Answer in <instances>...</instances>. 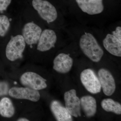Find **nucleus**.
<instances>
[{"label":"nucleus","instance_id":"22","mask_svg":"<svg viewBox=\"0 0 121 121\" xmlns=\"http://www.w3.org/2000/svg\"><path fill=\"white\" fill-rule=\"evenodd\" d=\"M17 121H28L29 120L28 119H26V118H20L18 119Z\"/></svg>","mask_w":121,"mask_h":121},{"label":"nucleus","instance_id":"12","mask_svg":"<svg viewBox=\"0 0 121 121\" xmlns=\"http://www.w3.org/2000/svg\"><path fill=\"white\" fill-rule=\"evenodd\" d=\"M76 1L82 11L89 15L99 14L104 10L103 0H76Z\"/></svg>","mask_w":121,"mask_h":121},{"label":"nucleus","instance_id":"20","mask_svg":"<svg viewBox=\"0 0 121 121\" xmlns=\"http://www.w3.org/2000/svg\"><path fill=\"white\" fill-rule=\"evenodd\" d=\"M9 90L8 83L5 82L0 81V97L7 95Z\"/></svg>","mask_w":121,"mask_h":121},{"label":"nucleus","instance_id":"18","mask_svg":"<svg viewBox=\"0 0 121 121\" xmlns=\"http://www.w3.org/2000/svg\"><path fill=\"white\" fill-rule=\"evenodd\" d=\"M102 107L104 110L108 112H112L118 115L121 114V105L111 99H106L101 103Z\"/></svg>","mask_w":121,"mask_h":121},{"label":"nucleus","instance_id":"10","mask_svg":"<svg viewBox=\"0 0 121 121\" xmlns=\"http://www.w3.org/2000/svg\"><path fill=\"white\" fill-rule=\"evenodd\" d=\"M98 78L103 93L107 96H110L114 93L116 85L114 78L109 71L102 68L98 72Z\"/></svg>","mask_w":121,"mask_h":121},{"label":"nucleus","instance_id":"13","mask_svg":"<svg viewBox=\"0 0 121 121\" xmlns=\"http://www.w3.org/2000/svg\"><path fill=\"white\" fill-rule=\"evenodd\" d=\"M53 69L61 73L69 72L73 64V60L69 54L60 53L58 54L53 60Z\"/></svg>","mask_w":121,"mask_h":121},{"label":"nucleus","instance_id":"2","mask_svg":"<svg viewBox=\"0 0 121 121\" xmlns=\"http://www.w3.org/2000/svg\"><path fill=\"white\" fill-rule=\"evenodd\" d=\"M4 41L5 55L8 60L14 62L23 58L27 45L21 34L19 19L16 26Z\"/></svg>","mask_w":121,"mask_h":121},{"label":"nucleus","instance_id":"5","mask_svg":"<svg viewBox=\"0 0 121 121\" xmlns=\"http://www.w3.org/2000/svg\"><path fill=\"white\" fill-rule=\"evenodd\" d=\"M59 39L56 30L47 27L43 30L33 51L37 52L38 54L48 52L55 48Z\"/></svg>","mask_w":121,"mask_h":121},{"label":"nucleus","instance_id":"7","mask_svg":"<svg viewBox=\"0 0 121 121\" xmlns=\"http://www.w3.org/2000/svg\"><path fill=\"white\" fill-rule=\"evenodd\" d=\"M80 80L87 90L93 94L100 93L101 86L99 79L93 70L85 69L80 74Z\"/></svg>","mask_w":121,"mask_h":121},{"label":"nucleus","instance_id":"8","mask_svg":"<svg viewBox=\"0 0 121 121\" xmlns=\"http://www.w3.org/2000/svg\"><path fill=\"white\" fill-rule=\"evenodd\" d=\"M20 80L25 86L36 90H43L47 86V80L35 72H29L24 73L21 76Z\"/></svg>","mask_w":121,"mask_h":121},{"label":"nucleus","instance_id":"15","mask_svg":"<svg viewBox=\"0 0 121 121\" xmlns=\"http://www.w3.org/2000/svg\"><path fill=\"white\" fill-rule=\"evenodd\" d=\"M50 107L52 112L57 121H73L72 116L66 108L58 101H52L51 103Z\"/></svg>","mask_w":121,"mask_h":121},{"label":"nucleus","instance_id":"1","mask_svg":"<svg viewBox=\"0 0 121 121\" xmlns=\"http://www.w3.org/2000/svg\"><path fill=\"white\" fill-rule=\"evenodd\" d=\"M19 20L21 34L27 48L33 52L43 30L47 26L37 14L27 5L22 7Z\"/></svg>","mask_w":121,"mask_h":121},{"label":"nucleus","instance_id":"9","mask_svg":"<svg viewBox=\"0 0 121 121\" xmlns=\"http://www.w3.org/2000/svg\"><path fill=\"white\" fill-rule=\"evenodd\" d=\"M65 108L72 116H81L80 99L76 95V91L72 89L65 92L64 95Z\"/></svg>","mask_w":121,"mask_h":121},{"label":"nucleus","instance_id":"3","mask_svg":"<svg viewBox=\"0 0 121 121\" xmlns=\"http://www.w3.org/2000/svg\"><path fill=\"white\" fill-rule=\"evenodd\" d=\"M27 6L37 14L47 27L52 28L57 26L59 14L51 2L48 0H31L29 5Z\"/></svg>","mask_w":121,"mask_h":121},{"label":"nucleus","instance_id":"17","mask_svg":"<svg viewBox=\"0 0 121 121\" xmlns=\"http://www.w3.org/2000/svg\"><path fill=\"white\" fill-rule=\"evenodd\" d=\"M15 113V108L9 98H3L0 101V114L4 117L10 118Z\"/></svg>","mask_w":121,"mask_h":121},{"label":"nucleus","instance_id":"16","mask_svg":"<svg viewBox=\"0 0 121 121\" xmlns=\"http://www.w3.org/2000/svg\"><path fill=\"white\" fill-rule=\"evenodd\" d=\"M80 106L86 116L87 117H93L97 110V104L95 99L90 95H86L81 98Z\"/></svg>","mask_w":121,"mask_h":121},{"label":"nucleus","instance_id":"21","mask_svg":"<svg viewBox=\"0 0 121 121\" xmlns=\"http://www.w3.org/2000/svg\"><path fill=\"white\" fill-rule=\"evenodd\" d=\"M112 34L115 36L119 40H121V26H117L115 30L113 31Z\"/></svg>","mask_w":121,"mask_h":121},{"label":"nucleus","instance_id":"14","mask_svg":"<svg viewBox=\"0 0 121 121\" xmlns=\"http://www.w3.org/2000/svg\"><path fill=\"white\" fill-rule=\"evenodd\" d=\"M104 48L114 56H121V40L112 34H108L103 41Z\"/></svg>","mask_w":121,"mask_h":121},{"label":"nucleus","instance_id":"4","mask_svg":"<svg viewBox=\"0 0 121 121\" xmlns=\"http://www.w3.org/2000/svg\"><path fill=\"white\" fill-rule=\"evenodd\" d=\"M79 46L84 55L95 62H99L104 55V51L97 40L90 33H85L81 36Z\"/></svg>","mask_w":121,"mask_h":121},{"label":"nucleus","instance_id":"11","mask_svg":"<svg viewBox=\"0 0 121 121\" xmlns=\"http://www.w3.org/2000/svg\"><path fill=\"white\" fill-rule=\"evenodd\" d=\"M9 94L14 98L28 99L33 102L38 101L40 98L38 91L28 87H12L9 90Z\"/></svg>","mask_w":121,"mask_h":121},{"label":"nucleus","instance_id":"19","mask_svg":"<svg viewBox=\"0 0 121 121\" xmlns=\"http://www.w3.org/2000/svg\"><path fill=\"white\" fill-rule=\"evenodd\" d=\"M13 0H0V14L9 13L18 14L20 11H16L12 7Z\"/></svg>","mask_w":121,"mask_h":121},{"label":"nucleus","instance_id":"6","mask_svg":"<svg viewBox=\"0 0 121 121\" xmlns=\"http://www.w3.org/2000/svg\"><path fill=\"white\" fill-rule=\"evenodd\" d=\"M19 14H0V38L4 41L19 22Z\"/></svg>","mask_w":121,"mask_h":121}]
</instances>
